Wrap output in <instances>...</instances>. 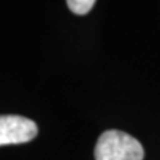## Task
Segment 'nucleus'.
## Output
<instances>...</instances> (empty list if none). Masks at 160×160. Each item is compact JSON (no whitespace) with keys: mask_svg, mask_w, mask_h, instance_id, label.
<instances>
[{"mask_svg":"<svg viewBox=\"0 0 160 160\" xmlns=\"http://www.w3.org/2000/svg\"><path fill=\"white\" fill-rule=\"evenodd\" d=\"M96 0H67V6L75 15H86L95 6Z\"/></svg>","mask_w":160,"mask_h":160,"instance_id":"3","label":"nucleus"},{"mask_svg":"<svg viewBox=\"0 0 160 160\" xmlns=\"http://www.w3.org/2000/svg\"><path fill=\"white\" fill-rule=\"evenodd\" d=\"M144 149L138 139L118 129L103 132L95 147V160H143Z\"/></svg>","mask_w":160,"mask_h":160,"instance_id":"1","label":"nucleus"},{"mask_svg":"<svg viewBox=\"0 0 160 160\" xmlns=\"http://www.w3.org/2000/svg\"><path fill=\"white\" fill-rule=\"evenodd\" d=\"M38 135V126L19 115H0V147L27 143Z\"/></svg>","mask_w":160,"mask_h":160,"instance_id":"2","label":"nucleus"}]
</instances>
